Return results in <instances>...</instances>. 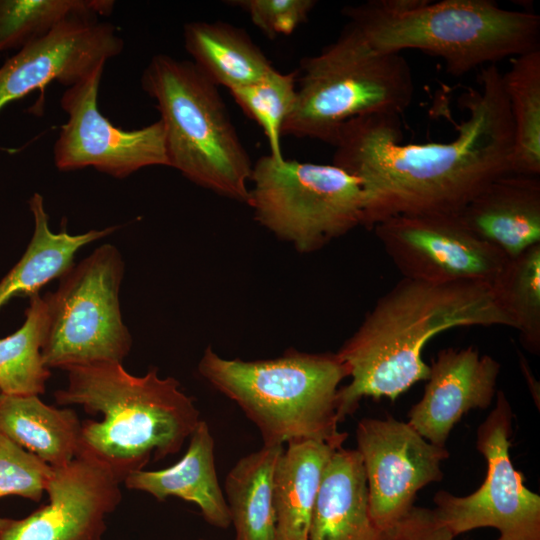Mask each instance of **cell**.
I'll list each match as a JSON object with an SVG mask.
<instances>
[{
    "mask_svg": "<svg viewBox=\"0 0 540 540\" xmlns=\"http://www.w3.org/2000/svg\"><path fill=\"white\" fill-rule=\"evenodd\" d=\"M478 84L464 96L468 115L448 142L403 143L399 116L366 115L341 127L333 164L360 181L365 228L398 215L458 213L510 173L513 123L502 73L485 66Z\"/></svg>",
    "mask_w": 540,
    "mask_h": 540,
    "instance_id": "obj_1",
    "label": "cell"
},
{
    "mask_svg": "<svg viewBox=\"0 0 540 540\" xmlns=\"http://www.w3.org/2000/svg\"><path fill=\"white\" fill-rule=\"evenodd\" d=\"M466 326L514 328L490 283H430L402 277L377 299L337 352L351 378L338 390L339 423L365 397L394 401L415 383L426 381L430 367L422 352L427 342L445 330Z\"/></svg>",
    "mask_w": 540,
    "mask_h": 540,
    "instance_id": "obj_2",
    "label": "cell"
},
{
    "mask_svg": "<svg viewBox=\"0 0 540 540\" xmlns=\"http://www.w3.org/2000/svg\"><path fill=\"white\" fill-rule=\"evenodd\" d=\"M64 371L68 383L55 391L56 403L102 416L82 422L77 456L94 459L120 484L150 460L178 453L201 420L194 399L174 377H160L157 367L143 376L130 374L118 362Z\"/></svg>",
    "mask_w": 540,
    "mask_h": 540,
    "instance_id": "obj_3",
    "label": "cell"
},
{
    "mask_svg": "<svg viewBox=\"0 0 540 540\" xmlns=\"http://www.w3.org/2000/svg\"><path fill=\"white\" fill-rule=\"evenodd\" d=\"M342 13L375 49L438 56L454 77L540 50L539 15L491 0H371Z\"/></svg>",
    "mask_w": 540,
    "mask_h": 540,
    "instance_id": "obj_4",
    "label": "cell"
},
{
    "mask_svg": "<svg viewBox=\"0 0 540 540\" xmlns=\"http://www.w3.org/2000/svg\"><path fill=\"white\" fill-rule=\"evenodd\" d=\"M198 372L257 426L263 445L317 440L343 446L337 395L348 369L337 353L287 350L254 361L226 359L208 346Z\"/></svg>",
    "mask_w": 540,
    "mask_h": 540,
    "instance_id": "obj_5",
    "label": "cell"
},
{
    "mask_svg": "<svg viewBox=\"0 0 540 540\" xmlns=\"http://www.w3.org/2000/svg\"><path fill=\"white\" fill-rule=\"evenodd\" d=\"M141 87L160 113L168 167L202 188L247 204L253 164L218 86L192 61L159 53L143 70Z\"/></svg>",
    "mask_w": 540,
    "mask_h": 540,
    "instance_id": "obj_6",
    "label": "cell"
},
{
    "mask_svg": "<svg viewBox=\"0 0 540 540\" xmlns=\"http://www.w3.org/2000/svg\"><path fill=\"white\" fill-rule=\"evenodd\" d=\"M402 53L382 52L347 22L335 41L301 59L296 100L282 135L333 145L348 121L366 115L401 116L414 95Z\"/></svg>",
    "mask_w": 540,
    "mask_h": 540,
    "instance_id": "obj_7",
    "label": "cell"
},
{
    "mask_svg": "<svg viewBox=\"0 0 540 540\" xmlns=\"http://www.w3.org/2000/svg\"><path fill=\"white\" fill-rule=\"evenodd\" d=\"M247 204L256 221L300 253H312L364 223L360 181L340 167L264 155L253 164Z\"/></svg>",
    "mask_w": 540,
    "mask_h": 540,
    "instance_id": "obj_8",
    "label": "cell"
},
{
    "mask_svg": "<svg viewBox=\"0 0 540 540\" xmlns=\"http://www.w3.org/2000/svg\"><path fill=\"white\" fill-rule=\"evenodd\" d=\"M125 264L112 244L73 264L55 291L42 296L46 322L41 355L48 369L122 363L132 347L119 293Z\"/></svg>",
    "mask_w": 540,
    "mask_h": 540,
    "instance_id": "obj_9",
    "label": "cell"
},
{
    "mask_svg": "<svg viewBox=\"0 0 540 540\" xmlns=\"http://www.w3.org/2000/svg\"><path fill=\"white\" fill-rule=\"evenodd\" d=\"M512 407L502 390L477 430V449L487 463L484 482L467 496L439 491L433 498L438 520L454 537L484 527L496 540H540V496L524 485L510 458Z\"/></svg>",
    "mask_w": 540,
    "mask_h": 540,
    "instance_id": "obj_10",
    "label": "cell"
},
{
    "mask_svg": "<svg viewBox=\"0 0 540 540\" xmlns=\"http://www.w3.org/2000/svg\"><path fill=\"white\" fill-rule=\"evenodd\" d=\"M372 230L403 278L430 283H490L508 258L457 213L405 214Z\"/></svg>",
    "mask_w": 540,
    "mask_h": 540,
    "instance_id": "obj_11",
    "label": "cell"
},
{
    "mask_svg": "<svg viewBox=\"0 0 540 540\" xmlns=\"http://www.w3.org/2000/svg\"><path fill=\"white\" fill-rule=\"evenodd\" d=\"M104 68L68 87L60 106L67 114L53 146L58 170L68 172L93 167L123 179L150 166H168L160 120L135 130H123L98 108V91Z\"/></svg>",
    "mask_w": 540,
    "mask_h": 540,
    "instance_id": "obj_12",
    "label": "cell"
},
{
    "mask_svg": "<svg viewBox=\"0 0 540 540\" xmlns=\"http://www.w3.org/2000/svg\"><path fill=\"white\" fill-rule=\"evenodd\" d=\"M356 442L370 514L382 532L413 508L419 490L442 480L441 464L449 457L445 447L430 443L408 422L392 417L359 421Z\"/></svg>",
    "mask_w": 540,
    "mask_h": 540,
    "instance_id": "obj_13",
    "label": "cell"
},
{
    "mask_svg": "<svg viewBox=\"0 0 540 540\" xmlns=\"http://www.w3.org/2000/svg\"><path fill=\"white\" fill-rule=\"evenodd\" d=\"M117 28L97 17H74L33 40L0 67V111L9 103L57 81L71 87L118 56Z\"/></svg>",
    "mask_w": 540,
    "mask_h": 540,
    "instance_id": "obj_14",
    "label": "cell"
},
{
    "mask_svg": "<svg viewBox=\"0 0 540 540\" xmlns=\"http://www.w3.org/2000/svg\"><path fill=\"white\" fill-rule=\"evenodd\" d=\"M119 485L104 466L78 455L53 468L47 504L23 518L0 516V540H102L122 500Z\"/></svg>",
    "mask_w": 540,
    "mask_h": 540,
    "instance_id": "obj_15",
    "label": "cell"
},
{
    "mask_svg": "<svg viewBox=\"0 0 540 540\" xmlns=\"http://www.w3.org/2000/svg\"><path fill=\"white\" fill-rule=\"evenodd\" d=\"M429 367L423 396L409 410L408 423L430 443L445 447L466 413L491 405L501 366L470 346L438 351Z\"/></svg>",
    "mask_w": 540,
    "mask_h": 540,
    "instance_id": "obj_16",
    "label": "cell"
},
{
    "mask_svg": "<svg viewBox=\"0 0 540 540\" xmlns=\"http://www.w3.org/2000/svg\"><path fill=\"white\" fill-rule=\"evenodd\" d=\"M457 214L478 237L508 259L517 257L540 244V178L504 174Z\"/></svg>",
    "mask_w": 540,
    "mask_h": 540,
    "instance_id": "obj_17",
    "label": "cell"
},
{
    "mask_svg": "<svg viewBox=\"0 0 540 540\" xmlns=\"http://www.w3.org/2000/svg\"><path fill=\"white\" fill-rule=\"evenodd\" d=\"M215 443L208 424L200 420L189 437L188 448L174 465L155 471L140 470L123 481L129 490L147 493L158 501L177 497L194 503L210 525L226 529L229 509L215 465Z\"/></svg>",
    "mask_w": 540,
    "mask_h": 540,
    "instance_id": "obj_18",
    "label": "cell"
},
{
    "mask_svg": "<svg viewBox=\"0 0 540 540\" xmlns=\"http://www.w3.org/2000/svg\"><path fill=\"white\" fill-rule=\"evenodd\" d=\"M370 514L367 480L359 452L336 449L325 467L308 540H381Z\"/></svg>",
    "mask_w": 540,
    "mask_h": 540,
    "instance_id": "obj_19",
    "label": "cell"
},
{
    "mask_svg": "<svg viewBox=\"0 0 540 540\" xmlns=\"http://www.w3.org/2000/svg\"><path fill=\"white\" fill-rule=\"evenodd\" d=\"M28 205L34 221L33 234L22 257L0 281V311L14 297L39 294L42 287L59 279L74 264L77 251L118 228L110 226L72 235L64 227L54 233L49 227L43 196L34 193Z\"/></svg>",
    "mask_w": 540,
    "mask_h": 540,
    "instance_id": "obj_20",
    "label": "cell"
},
{
    "mask_svg": "<svg viewBox=\"0 0 540 540\" xmlns=\"http://www.w3.org/2000/svg\"><path fill=\"white\" fill-rule=\"evenodd\" d=\"M340 447L317 440L287 443L273 477L276 540H308L325 467Z\"/></svg>",
    "mask_w": 540,
    "mask_h": 540,
    "instance_id": "obj_21",
    "label": "cell"
},
{
    "mask_svg": "<svg viewBox=\"0 0 540 540\" xmlns=\"http://www.w3.org/2000/svg\"><path fill=\"white\" fill-rule=\"evenodd\" d=\"M81 424L70 407L45 404L39 395L0 392V433L52 468L77 456Z\"/></svg>",
    "mask_w": 540,
    "mask_h": 540,
    "instance_id": "obj_22",
    "label": "cell"
},
{
    "mask_svg": "<svg viewBox=\"0 0 540 540\" xmlns=\"http://www.w3.org/2000/svg\"><path fill=\"white\" fill-rule=\"evenodd\" d=\"M183 39L200 72L228 91L255 83L275 68L244 29L226 22H188Z\"/></svg>",
    "mask_w": 540,
    "mask_h": 540,
    "instance_id": "obj_23",
    "label": "cell"
},
{
    "mask_svg": "<svg viewBox=\"0 0 540 540\" xmlns=\"http://www.w3.org/2000/svg\"><path fill=\"white\" fill-rule=\"evenodd\" d=\"M283 445H263L240 458L225 479L235 540H276L273 477Z\"/></svg>",
    "mask_w": 540,
    "mask_h": 540,
    "instance_id": "obj_24",
    "label": "cell"
},
{
    "mask_svg": "<svg viewBox=\"0 0 540 540\" xmlns=\"http://www.w3.org/2000/svg\"><path fill=\"white\" fill-rule=\"evenodd\" d=\"M502 74L513 123L510 173L540 175V50L511 59Z\"/></svg>",
    "mask_w": 540,
    "mask_h": 540,
    "instance_id": "obj_25",
    "label": "cell"
},
{
    "mask_svg": "<svg viewBox=\"0 0 540 540\" xmlns=\"http://www.w3.org/2000/svg\"><path fill=\"white\" fill-rule=\"evenodd\" d=\"M46 312L42 296L29 297L22 326L0 339V392L40 395L51 376L42 360Z\"/></svg>",
    "mask_w": 540,
    "mask_h": 540,
    "instance_id": "obj_26",
    "label": "cell"
},
{
    "mask_svg": "<svg viewBox=\"0 0 540 540\" xmlns=\"http://www.w3.org/2000/svg\"><path fill=\"white\" fill-rule=\"evenodd\" d=\"M113 0H0V55L21 49L74 17H107Z\"/></svg>",
    "mask_w": 540,
    "mask_h": 540,
    "instance_id": "obj_27",
    "label": "cell"
},
{
    "mask_svg": "<svg viewBox=\"0 0 540 540\" xmlns=\"http://www.w3.org/2000/svg\"><path fill=\"white\" fill-rule=\"evenodd\" d=\"M493 293L514 323L522 346L540 353V244L508 259L491 282Z\"/></svg>",
    "mask_w": 540,
    "mask_h": 540,
    "instance_id": "obj_28",
    "label": "cell"
},
{
    "mask_svg": "<svg viewBox=\"0 0 540 540\" xmlns=\"http://www.w3.org/2000/svg\"><path fill=\"white\" fill-rule=\"evenodd\" d=\"M297 71L281 73L273 69L255 83L229 90L242 111L262 129L269 155L282 161L283 125L296 100Z\"/></svg>",
    "mask_w": 540,
    "mask_h": 540,
    "instance_id": "obj_29",
    "label": "cell"
},
{
    "mask_svg": "<svg viewBox=\"0 0 540 540\" xmlns=\"http://www.w3.org/2000/svg\"><path fill=\"white\" fill-rule=\"evenodd\" d=\"M52 473L51 466L0 433V498L39 502Z\"/></svg>",
    "mask_w": 540,
    "mask_h": 540,
    "instance_id": "obj_30",
    "label": "cell"
},
{
    "mask_svg": "<svg viewBox=\"0 0 540 540\" xmlns=\"http://www.w3.org/2000/svg\"><path fill=\"white\" fill-rule=\"evenodd\" d=\"M240 8L269 39L291 35L308 20L316 5L314 0H229Z\"/></svg>",
    "mask_w": 540,
    "mask_h": 540,
    "instance_id": "obj_31",
    "label": "cell"
},
{
    "mask_svg": "<svg viewBox=\"0 0 540 540\" xmlns=\"http://www.w3.org/2000/svg\"><path fill=\"white\" fill-rule=\"evenodd\" d=\"M433 510L413 508L392 527L382 532L381 540H455Z\"/></svg>",
    "mask_w": 540,
    "mask_h": 540,
    "instance_id": "obj_32",
    "label": "cell"
},
{
    "mask_svg": "<svg viewBox=\"0 0 540 540\" xmlns=\"http://www.w3.org/2000/svg\"><path fill=\"white\" fill-rule=\"evenodd\" d=\"M198 540H204V539H198Z\"/></svg>",
    "mask_w": 540,
    "mask_h": 540,
    "instance_id": "obj_33",
    "label": "cell"
}]
</instances>
